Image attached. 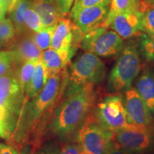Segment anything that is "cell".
<instances>
[{"label":"cell","instance_id":"1","mask_svg":"<svg viewBox=\"0 0 154 154\" xmlns=\"http://www.w3.org/2000/svg\"><path fill=\"white\" fill-rule=\"evenodd\" d=\"M69 82L66 68L50 75L42 91L31 102L24 100L16 128L13 143H26L28 137L36 130L41 121H47L62 99Z\"/></svg>","mask_w":154,"mask_h":154},{"label":"cell","instance_id":"2","mask_svg":"<svg viewBox=\"0 0 154 154\" xmlns=\"http://www.w3.org/2000/svg\"><path fill=\"white\" fill-rule=\"evenodd\" d=\"M63 97L49 117L48 129L61 139H70L95 108L97 91L93 84H67Z\"/></svg>","mask_w":154,"mask_h":154},{"label":"cell","instance_id":"3","mask_svg":"<svg viewBox=\"0 0 154 154\" xmlns=\"http://www.w3.org/2000/svg\"><path fill=\"white\" fill-rule=\"evenodd\" d=\"M141 70L138 44L130 42L120 51L114 66L109 74L106 89L111 94L121 93L131 87Z\"/></svg>","mask_w":154,"mask_h":154},{"label":"cell","instance_id":"4","mask_svg":"<svg viewBox=\"0 0 154 154\" xmlns=\"http://www.w3.org/2000/svg\"><path fill=\"white\" fill-rule=\"evenodd\" d=\"M113 141V132L98 120L94 110L76 134V142L79 144L82 154H106Z\"/></svg>","mask_w":154,"mask_h":154},{"label":"cell","instance_id":"5","mask_svg":"<svg viewBox=\"0 0 154 154\" xmlns=\"http://www.w3.org/2000/svg\"><path fill=\"white\" fill-rule=\"evenodd\" d=\"M78 47L96 56L111 57L120 53L124 47V41L113 30L101 26L84 34Z\"/></svg>","mask_w":154,"mask_h":154},{"label":"cell","instance_id":"6","mask_svg":"<svg viewBox=\"0 0 154 154\" xmlns=\"http://www.w3.org/2000/svg\"><path fill=\"white\" fill-rule=\"evenodd\" d=\"M106 69L101 59L93 53L83 54L70 66L68 84L81 86L99 84L104 79Z\"/></svg>","mask_w":154,"mask_h":154},{"label":"cell","instance_id":"7","mask_svg":"<svg viewBox=\"0 0 154 154\" xmlns=\"http://www.w3.org/2000/svg\"><path fill=\"white\" fill-rule=\"evenodd\" d=\"M94 113L98 120L112 132L131 125L127 119L124 99L118 94L103 98L94 108Z\"/></svg>","mask_w":154,"mask_h":154},{"label":"cell","instance_id":"8","mask_svg":"<svg viewBox=\"0 0 154 154\" xmlns=\"http://www.w3.org/2000/svg\"><path fill=\"white\" fill-rule=\"evenodd\" d=\"M113 135L119 147L134 154H143L154 148V128L131 124L113 132Z\"/></svg>","mask_w":154,"mask_h":154},{"label":"cell","instance_id":"9","mask_svg":"<svg viewBox=\"0 0 154 154\" xmlns=\"http://www.w3.org/2000/svg\"><path fill=\"white\" fill-rule=\"evenodd\" d=\"M109 10V6H95L70 12L71 19L76 27L74 43L78 44L82 36L103 25Z\"/></svg>","mask_w":154,"mask_h":154},{"label":"cell","instance_id":"10","mask_svg":"<svg viewBox=\"0 0 154 154\" xmlns=\"http://www.w3.org/2000/svg\"><path fill=\"white\" fill-rule=\"evenodd\" d=\"M25 100V94L17 79L15 69L0 76V103L19 118Z\"/></svg>","mask_w":154,"mask_h":154},{"label":"cell","instance_id":"11","mask_svg":"<svg viewBox=\"0 0 154 154\" xmlns=\"http://www.w3.org/2000/svg\"><path fill=\"white\" fill-rule=\"evenodd\" d=\"M124 102L130 124L154 128L153 115L135 88L130 87L125 91Z\"/></svg>","mask_w":154,"mask_h":154},{"label":"cell","instance_id":"12","mask_svg":"<svg viewBox=\"0 0 154 154\" xmlns=\"http://www.w3.org/2000/svg\"><path fill=\"white\" fill-rule=\"evenodd\" d=\"M109 27L124 39L140 35L144 32L143 13L135 11L116 14L111 19Z\"/></svg>","mask_w":154,"mask_h":154},{"label":"cell","instance_id":"13","mask_svg":"<svg viewBox=\"0 0 154 154\" xmlns=\"http://www.w3.org/2000/svg\"><path fill=\"white\" fill-rule=\"evenodd\" d=\"M32 32L18 36L11 48L14 69L27 61H38L41 59L42 50L37 47L32 36Z\"/></svg>","mask_w":154,"mask_h":154},{"label":"cell","instance_id":"14","mask_svg":"<svg viewBox=\"0 0 154 154\" xmlns=\"http://www.w3.org/2000/svg\"><path fill=\"white\" fill-rule=\"evenodd\" d=\"M76 31V27L72 19L65 17L61 18L55 26L51 47L57 50L77 48L74 43Z\"/></svg>","mask_w":154,"mask_h":154},{"label":"cell","instance_id":"15","mask_svg":"<svg viewBox=\"0 0 154 154\" xmlns=\"http://www.w3.org/2000/svg\"><path fill=\"white\" fill-rule=\"evenodd\" d=\"M32 7L41 18L44 28L56 26L61 18L66 17L57 0H29Z\"/></svg>","mask_w":154,"mask_h":154},{"label":"cell","instance_id":"16","mask_svg":"<svg viewBox=\"0 0 154 154\" xmlns=\"http://www.w3.org/2000/svg\"><path fill=\"white\" fill-rule=\"evenodd\" d=\"M76 50V47L63 50H57L52 48L44 50L42 52L41 61L49 71V76L53 73L66 68Z\"/></svg>","mask_w":154,"mask_h":154},{"label":"cell","instance_id":"17","mask_svg":"<svg viewBox=\"0 0 154 154\" xmlns=\"http://www.w3.org/2000/svg\"><path fill=\"white\" fill-rule=\"evenodd\" d=\"M138 92L152 115L154 116V70L146 67L135 83Z\"/></svg>","mask_w":154,"mask_h":154},{"label":"cell","instance_id":"18","mask_svg":"<svg viewBox=\"0 0 154 154\" xmlns=\"http://www.w3.org/2000/svg\"><path fill=\"white\" fill-rule=\"evenodd\" d=\"M49 77V71L41 59L36 61L35 72L25 93V99L28 101L35 98L42 91Z\"/></svg>","mask_w":154,"mask_h":154},{"label":"cell","instance_id":"19","mask_svg":"<svg viewBox=\"0 0 154 154\" xmlns=\"http://www.w3.org/2000/svg\"><path fill=\"white\" fill-rule=\"evenodd\" d=\"M141 0H111L109 13L102 26L109 28L111 19L116 14L139 11Z\"/></svg>","mask_w":154,"mask_h":154},{"label":"cell","instance_id":"20","mask_svg":"<svg viewBox=\"0 0 154 154\" xmlns=\"http://www.w3.org/2000/svg\"><path fill=\"white\" fill-rule=\"evenodd\" d=\"M30 6L32 5L29 0H17L13 8L9 11L11 14V20L14 24L17 37L29 33V29L24 22L23 14L25 9Z\"/></svg>","mask_w":154,"mask_h":154},{"label":"cell","instance_id":"21","mask_svg":"<svg viewBox=\"0 0 154 154\" xmlns=\"http://www.w3.org/2000/svg\"><path fill=\"white\" fill-rule=\"evenodd\" d=\"M36 154H82V150L76 141L66 144L49 143L40 146Z\"/></svg>","mask_w":154,"mask_h":154},{"label":"cell","instance_id":"22","mask_svg":"<svg viewBox=\"0 0 154 154\" xmlns=\"http://www.w3.org/2000/svg\"><path fill=\"white\" fill-rule=\"evenodd\" d=\"M36 61L32 60L27 61L22 63L18 68L15 69L17 79L24 94L35 72Z\"/></svg>","mask_w":154,"mask_h":154},{"label":"cell","instance_id":"23","mask_svg":"<svg viewBox=\"0 0 154 154\" xmlns=\"http://www.w3.org/2000/svg\"><path fill=\"white\" fill-rule=\"evenodd\" d=\"M17 38L16 30L12 21L4 19L0 21V42L4 47L11 48Z\"/></svg>","mask_w":154,"mask_h":154},{"label":"cell","instance_id":"24","mask_svg":"<svg viewBox=\"0 0 154 154\" xmlns=\"http://www.w3.org/2000/svg\"><path fill=\"white\" fill-rule=\"evenodd\" d=\"M139 11L143 13L144 32L149 36H154V5H149L141 0Z\"/></svg>","mask_w":154,"mask_h":154},{"label":"cell","instance_id":"25","mask_svg":"<svg viewBox=\"0 0 154 154\" xmlns=\"http://www.w3.org/2000/svg\"><path fill=\"white\" fill-rule=\"evenodd\" d=\"M138 47L140 54L145 60L148 62H154L153 44L151 36L146 33L140 34Z\"/></svg>","mask_w":154,"mask_h":154},{"label":"cell","instance_id":"26","mask_svg":"<svg viewBox=\"0 0 154 154\" xmlns=\"http://www.w3.org/2000/svg\"><path fill=\"white\" fill-rule=\"evenodd\" d=\"M23 17L27 28L32 32H38L44 29L39 15L32 8V6L25 9Z\"/></svg>","mask_w":154,"mask_h":154},{"label":"cell","instance_id":"27","mask_svg":"<svg viewBox=\"0 0 154 154\" xmlns=\"http://www.w3.org/2000/svg\"><path fill=\"white\" fill-rule=\"evenodd\" d=\"M55 26L46 28L38 32H32V36L37 47L42 51L49 49Z\"/></svg>","mask_w":154,"mask_h":154},{"label":"cell","instance_id":"28","mask_svg":"<svg viewBox=\"0 0 154 154\" xmlns=\"http://www.w3.org/2000/svg\"><path fill=\"white\" fill-rule=\"evenodd\" d=\"M111 1V0H79L75 4L71 12L95 6H109Z\"/></svg>","mask_w":154,"mask_h":154},{"label":"cell","instance_id":"29","mask_svg":"<svg viewBox=\"0 0 154 154\" xmlns=\"http://www.w3.org/2000/svg\"><path fill=\"white\" fill-rule=\"evenodd\" d=\"M11 52V51H10ZM14 69V63H13L12 57L11 54L0 61V76L7 74V73L10 72Z\"/></svg>","mask_w":154,"mask_h":154},{"label":"cell","instance_id":"30","mask_svg":"<svg viewBox=\"0 0 154 154\" xmlns=\"http://www.w3.org/2000/svg\"><path fill=\"white\" fill-rule=\"evenodd\" d=\"M114 140V139H113ZM106 154H134L131 152L128 151L127 150H125L122 148L119 147V146L116 143L115 141H113V143L111 146L110 147V149L108 150V151L106 152Z\"/></svg>","mask_w":154,"mask_h":154},{"label":"cell","instance_id":"31","mask_svg":"<svg viewBox=\"0 0 154 154\" xmlns=\"http://www.w3.org/2000/svg\"><path fill=\"white\" fill-rule=\"evenodd\" d=\"M57 1L60 6L61 11H63L65 16H66L69 14V10H70L74 0H57Z\"/></svg>","mask_w":154,"mask_h":154},{"label":"cell","instance_id":"32","mask_svg":"<svg viewBox=\"0 0 154 154\" xmlns=\"http://www.w3.org/2000/svg\"><path fill=\"white\" fill-rule=\"evenodd\" d=\"M0 154H19V151L13 146L0 143Z\"/></svg>","mask_w":154,"mask_h":154},{"label":"cell","instance_id":"33","mask_svg":"<svg viewBox=\"0 0 154 154\" xmlns=\"http://www.w3.org/2000/svg\"><path fill=\"white\" fill-rule=\"evenodd\" d=\"M36 149L32 143H24L19 154H36Z\"/></svg>","mask_w":154,"mask_h":154},{"label":"cell","instance_id":"34","mask_svg":"<svg viewBox=\"0 0 154 154\" xmlns=\"http://www.w3.org/2000/svg\"><path fill=\"white\" fill-rule=\"evenodd\" d=\"M17 1V0H0V2L5 6L7 11H10L11 10Z\"/></svg>","mask_w":154,"mask_h":154},{"label":"cell","instance_id":"35","mask_svg":"<svg viewBox=\"0 0 154 154\" xmlns=\"http://www.w3.org/2000/svg\"><path fill=\"white\" fill-rule=\"evenodd\" d=\"M6 12H7V10H6L5 6L0 2V21L5 19V15Z\"/></svg>","mask_w":154,"mask_h":154},{"label":"cell","instance_id":"36","mask_svg":"<svg viewBox=\"0 0 154 154\" xmlns=\"http://www.w3.org/2000/svg\"><path fill=\"white\" fill-rule=\"evenodd\" d=\"M10 51H0V61L2 60L5 57L10 54Z\"/></svg>","mask_w":154,"mask_h":154},{"label":"cell","instance_id":"37","mask_svg":"<svg viewBox=\"0 0 154 154\" xmlns=\"http://www.w3.org/2000/svg\"><path fill=\"white\" fill-rule=\"evenodd\" d=\"M143 1L149 5H154V0H143Z\"/></svg>","mask_w":154,"mask_h":154},{"label":"cell","instance_id":"38","mask_svg":"<svg viewBox=\"0 0 154 154\" xmlns=\"http://www.w3.org/2000/svg\"><path fill=\"white\" fill-rule=\"evenodd\" d=\"M152 40H153V54H154V36H151Z\"/></svg>","mask_w":154,"mask_h":154},{"label":"cell","instance_id":"39","mask_svg":"<svg viewBox=\"0 0 154 154\" xmlns=\"http://www.w3.org/2000/svg\"><path fill=\"white\" fill-rule=\"evenodd\" d=\"M4 47V46L2 45V44L1 43V42H0V49H2V48Z\"/></svg>","mask_w":154,"mask_h":154},{"label":"cell","instance_id":"40","mask_svg":"<svg viewBox=\"0 0 154 154\" xmlns=\"http://www.w3.org/2000/svg\"><path fill=\"white\" fill-rule=\"evenodd\" d=\"M79 1V0H75V1H74V5H75V4H76V3L78 2Z\"/></svg>","mask_w":154,"mask_h":154},{"label":"cell","instance_id":"41","mask_svg":"<svg viewBox=\"0 0 154 154\" xmlns=\"http://www.w3.org/2000/svg\"><path fill=\"white\" fill-rule=\"evenodd\" d=\"M153 151H154V148H153Z\"/></svg>","mask_w":154,"mask_h":154}]
</instances>
